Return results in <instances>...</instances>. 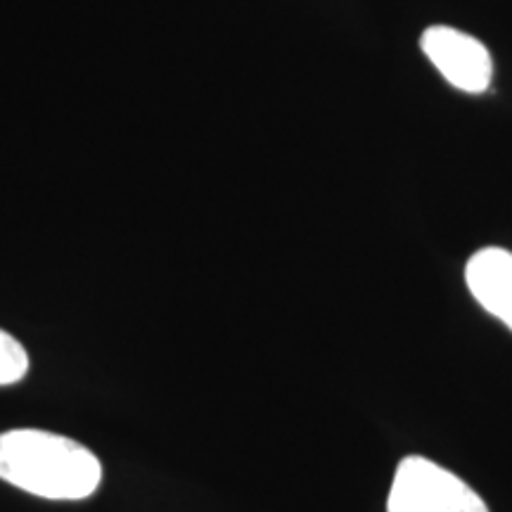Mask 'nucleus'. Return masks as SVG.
Listing matches in <instances>:
<instances>
[{
	"label": "nucleus",
	"instance_id": "1",
	"mask_svg": "<svg viewBox=\"0 0 512 512\" xmlns=\"http://www.w3.org/2000/svg\"><path fill=\"white\" fill-rule=\"evenodd\" d=\"M0 479L48 501H83L100 486L102 465L62 434L10 430L0 434Z\"/></svg>",
	"mask_w": 512,
	"mask_h": 512
},
{
	"label": "nucleus",
	"instance_id": "2",
	"mask_svg": "<svg viewBox=\"0 0 512 512\" xmlns=\"http://www.w3.org/2000/svg\"><path fill=\"white\" fill-rule=\"evenodd\" d=\"M387 512H489V508L458 475L422 456H408L396 467Z\"/></svg>",
	"mask_w": 512,
	"mask_h": 512
},
{
	"label": "nucleus",
	"instance_id": "3",
	"mask_svg": "<svg viewBox=\"0 0 512 512\" xmlns=\"http://www.w3.org/2000/svg\"><path fill=\"white\" fill-rule=\"evenodd\" d=\"M420 48L451 86L465 93H482L489 88L494 60L475 36L453 27H430L420 38Z\"/></svg>",
	"mask_w": 512,
	"mask_h": 512
},
{
	"label": "nucleus",
	"instance_id": "4",
	"mask_svg": "<svg viewBox=\"0 0 512 512\" xmlns=\"http://www.w3.org/2000/svg\"><path fill=\"white\" fill-rule=\"evenodd\" d=\"M465 280L472 297L512 330V252L486 247L467 261Z\"/></svg>",
	"mask_w": 512,
	"mask_h": 512
},
{
	"label": "nucleus",
	"instance_id": "5",
	"mask_svg": "<svg viewBox=\"0 0 512 512\" xmlns=\"http://www.w3.org/2000/svg\"><path fill=\"white\" fill-rule=\"evenodd\" d=\"M29 373V354L10 332L0 330V387H8Z\"/></svg>",
	"mask_w": 512,
	"mask_h": 512
}]
</instances>
